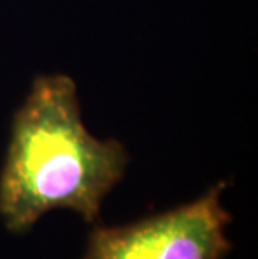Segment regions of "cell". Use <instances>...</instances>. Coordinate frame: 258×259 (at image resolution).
Segmentation results:
<instances>
[{
  "label": "cell",
  "instance_id": "1",
  "mask_svg": "<svg viewBox=\"0 0 258 259\" xmlns=\"http://www.w3.org/2000/svg\"><path fill=\"white\" fill-rule=\"evenodd\" d=\"M129 156L119 141H101L81 117L69 75H41L14 115L0 172V218L24 234L54 209H70L86 223L124 178Z\"/></svg>",
  "mask_w": 258,
  "mask_h": 259
},
{
  "label": "cell",
  "instance_id": "2",
  "mask_svg": "<svg viewBox=\"0 0 258 259\" xmlns=\"http://www.w3.org/2000/svg\"><path fill=\"white\" fill-rule=\"evenodd\" d=\"M225 183L200 199L124 226H96L82 259H223L232 251Z\"/></svg>",
  "mask_w": 258,
  "mask_h": 259
}]
</instances>
